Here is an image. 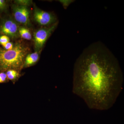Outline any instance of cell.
<instances>
[{
    "label": "cell",
    "mask_w": 124,
    "mask_h": 124,
    "mask_svg": "<svg viewBox=\"0 0 124 124\" xmlns=\"http://www.w3.org/2000/svg\"><path fill=\"white\" fill-rule=\"evenodd\" d=\"M6 5V2L4 0H0V10L5 8Z\"/></svg>",
    "instance_id": "5bb4252c"
},
{
    "label": "cell",
    "mask_w": 124,
    "mask_h": 124,
    "mask_svg": "<svg viewBox=\"0 0 124 124\" xmlns=\"http://www.w3.org/2000/svg\"><path fill=\"white\" fill-rule=\"evenodd\" d=\"M29 52L28 47L17 42L10 50L0 47V72L9 69L20 71L23 68L24 60Z\"/></svg>",
    "instance_id": "7a4b0ae2"
},
{
    "label": "cell",
    "mask_w": 124,
    "mask_h": 124,
    "mask_svg": "<svg viewBox=\"0 0 124 124\" xmlns=\"http://www.w3.org/2000/svg\"><path fill=\"white\" fill-rule=\"evenodd\" d=\"M57 24V22L36 31L34 35V42L35 48L38 51L42 48L46 40L55 30Z\"/></svg>",
    "instance_id": "3957f363"
},
{
    "label": "cell",
    "mask_w": 124,
    "mask_h": 124,
    "mask_svg": "<svg viewBox=\"0 0 124 124\" xmlns=\"http://www.w3.org/2000/svg\"><path fill=\"white\" fill-rule=\"evenodd\" d=\"M19 34L21 37L25 39L30 40L31 39L32 36L29 29L24 27H20L18 28Z\"/></svg>",
    "instance_id": "9c48e42d"
},
{
    "label": "cell",
    "mask_w": 124,
    "mask_h": 124,
    "mask_svg": "<svg viewBox=\"0 0 124 124\" xmlns=\"http://www.w3.org/2000/svg\"><path fill=\"white\" fill-rule=\"evenodd\" d=\"M15 2L17 5L22 6H26L30 5L32 3V1L31 0H16Z\"/></svg>",
    "instance_id": "30bf717a"
},
{
    "label": "cell",
    "mask_w": 124,
    "mask_h": 124,
    "mask_svg": "<svg viewBox=\"0 0 124 124\" xmlns=\"http://www.w3.org/2000/svg\"><path fill=\"white\" fill-rule=\"evenodd\" d=\"M18 27L13 20L8 19L3 21L0 24V33L12 38L18 36Z\"/></svg>",
    "instance_id": "8992f818"
},
{
    "label": "cell",
    "mask_w": 124,
    "mask_h": 124,
    "mask_svg": "<svg viewBox=\"0 0 124 124\" xmlns=\"http://www.w3.org/2000/svg\"><path fill=\"white\" fill-rule=\"evenodd\" d=\"M14 16L17 22L26 26L30 24L29 9L26 6L16 5L13 7Z\"/></svg>",
    "instance_id": "5b68a950"
},
{
    "label": "cell",
    "mask_w": 124,
    "mask_h": 124,
    "mask_svg": "<svg viewBox=\"0 0 124 124\" xmlns=\"http://www.w3.org/2000/svg\"><path fill=\"white\" fill-rule=\"evenodd\" d=\"M39 56L37 51L27 54L25 58L23 68L32 66L35 64L39 60Z\"/></svg>",
    "instance_id": "52a82bcc"
},
{
    "label": "cell",
    "mask_w": 124,
    "mask_h": 124,
    "mask_svg": "<svg viewBox=\"0 0 124 124\" xmlns=\"http://www.w3.org/2000/svg\"><path fill=\"white\" fill-rule=\"evenodd\" d=\"M123 82L118 60L101 42L88 46L74 64L72 92L90 109L111 108L122 91Z\"/></svg>",
    "instance_id": "6da1fadb"
},
{
    "label": "cell",
    "mask_w": 124,
    "mask_h": 124,
    "mask_svg": "<svg viewBox=\"0 0 124 124\" xmlns=\"http://www.w3.org/2000/svg\"><path fill=\"white\" fill-rule=\"evenodd\" d=\"M6 73L8 80L11 81L14 84L18 80L21 76L19 71L14 69L7 70Z\"/></svg>",
    "instance_id": "ba28073f"
},
{
    "label": "cell",
    "mask_w": 124,
    "mask_h": 124,
    "mask_svg": "<svg viewBox=\"0 0 124 124\" xmlns=\"http://www.w3.org/2000/svg\"><path fill=\"white\" fill-rule=\"evenodd\" d=\"M9 38L7 36L2 35L0 36V44L2 46L9 42Z\"/></svg>",
    "instance_id": "7c38bea8"
},
{
    "label": "cell",
    "mask_w": 124,
    "mask_h": 124,
    "mask_svg": "<svg viewBox=\"0 0 124 124\" xmlns=\"http://www.w3.org/2000/svg\"><path fill=\"white\" fill-rule=\"evenodd\" d=\"M33 17L37 22L43 26H49L57 23V18L53 14L37 8L34 9Z\"/></svg>",
    "instance_id": "277c9868"
},
{
    "label": "cell",
    "mask_w": 124,
    "mask_h": 124,
    "mask_svg": "<svg viewBox=\"0 0 124 124\" xmlns=\"http://www.w3.org/2000/svg\"><path fill=\"white\" fill-rule=\"evenodd\" d=\"M14 45L12 42H9L4 45L3 46L4 48L6 50H10L12 49L14 47Z\"/></svg>",
    "instance_id": "4fadbf2b"
},
{
    "label": "cell",
    "mask_w": 124,
    "mask_h": 124,
    "mask_svg": "<svg viewBox=\"0 0 124 124\" xmlns=\"http://www.w3.org/2000/svg\"><path fill=\"white\" fill-rule=\"evenodd\" d=\"M8 81L6 73L4 72H0V84L6 83Z\"/></svg>",
    "instance_id": "8fae6325"
}]
</instances>
